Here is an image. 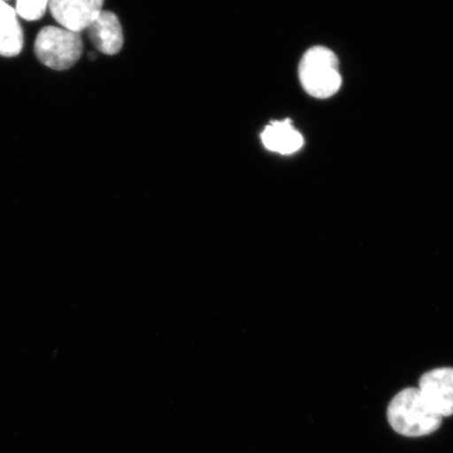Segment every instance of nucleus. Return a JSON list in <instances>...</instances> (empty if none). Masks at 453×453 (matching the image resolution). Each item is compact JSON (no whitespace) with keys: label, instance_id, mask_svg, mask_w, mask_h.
<instances>
[{"label":"nucleus","instance_id":"nucleus-7","mask_svg":"<svg viewBox=\"0 0 453 453\" xmlns=\"http://www.w3.org/2000/svg\"><path fill=\"white\" fill-rule=\"evenodd\" d=\"M260 137L265 149L285 156L296 154L304 143L303 134L294 128L290 119L272 121Z\"/></svg>","mask_w":453,"mask_h":453},{"label":"nucleus","instance_id":"nucleus-4","mask_svg":"<svg viewBox=\"0 0 453 453\" xmlns=\"http://www.w3.org/2000/svg\"><path fill=\"white\" fill-rule=\"evenodd\" d=\"M104 4V0H50L49 9L62 27L81 33L97 19Z\"/></svg>","mask_w":453,"mask_h":453},{"label":"nucleus","instance_id":"nucleus-5","mask_svg":"<svg viewBox=\"0 0 453 453\" xmlns=\"http://www.w3.org/2000/svg\"><path fill=\"white\" fill-rule=\"evenodd\" d=\"M425 400L441 418L453 415V368L441 367L425 372L418 381Z\"/></svg>","mask_w":453,"mask_h":453},{"label":"nucleus","instance_id":"nucleus-9","mask_svg":"<svg viewBox=\"0 0 453 453\" xmlns=\"http://www.w3.org/2000/svg\"><path fill=\"white\" fill-rule=\"evenodd\" d=\"M50 0H16V13L27 21L42 19L49 8Z\"/></svg>","mask_w":453,"mask_h":453},{"label":"nucleus","instance_id":"nucleus-1","mask_svg":"<svg viewBox=\"0 0 453 453\" xmlns=\"http://www.w3.org/2000/svg\"><path fill=\"white\" fill-rule=\"evenodd\" d=\"M388 418L395 433L410 438L437 432L443 420L416 388H407L395 395L388 405Z\"/></svg>","mask_w":453,"mask_h":453},{"label":"nucleus","instance_id":"nucleus-2","mask_svg":"<svg viewBox=\"0 0 453 453\" xmlns=\"http://www.w3.org/2000/svg\"><path fill=\"white\" fill-rule=\"evenodd\" d=\"M298 72L305 92L316 99L331 98L342 88L339 61L330 49L314 47L307 50Z\"/></svg>","mask_w":453,"mask_h":453},{"label":"nucleus","instance_id":"nucleus-10","mask_svg":"<svg viewBox=\"0 0 453 453\" xmlns=\"http://www.w3.org/2000/svg\"><path fill=\"white\" fill-rule=\"evenodd\" d=\"M88 57H89V59H90V60H95V58H96V54H94V53H89V54H88Z\"/></svg>","mask_w":453,"mask_h":453},{"label":"nucleus","instance_id":"nucleus-6","mask_svg":"<svg viewBox=\"0 0 453 453\" xmlns=\"http://www.w3.org/2000/svg\"><path fill=\"white\" fill-rule=\"evenodd\" d=\"M90 42L105 55H116L120 52L124 38L123 30L118 16L104 11L87 28Z\"/></svg>","mask_w":453,"mask_h":453},{"label":"nucleus","instance_id":"nucleus-3","mask_svg":"<svg viewBox=\"0 0 453 453\" xmlns=\"http://www.w3.org/2000/svg\"><path fill=\"white\" fill-rule=\"evenodd\" d=\"M34 50L45 66L55 71H65L81 59L83 42L81 33L49 26L38 33Z\"/></svg>","mask_w":453,"mask_h":453},{"label":"nucleus","instance_id":"nucleus-11","mask_svg":"<svg viewBox=\"0 0 453 453\" xmlns=\"http://www.w3.org/2000/svg\"><path fill=\"white\" fill-rule=\"evenodd\" d=\"M2 2H4V0H2Z\"/></svg>","mask_w":453,"mask_h":453},{"label":"nucleus","instance_id":"nucleus-8","mask_svg":"<svg viewBox=\"0 0 453 453\" xmlns=\"http://www.w3.org/2000/svg\"><path fill=\"white\" fill-rule=\"evenodd\" d=\"M24 30L15 9L0 0V56L12 58L24 49Z\"/></svg>","mask_w":453,"mask_h":453}]
</instances>
